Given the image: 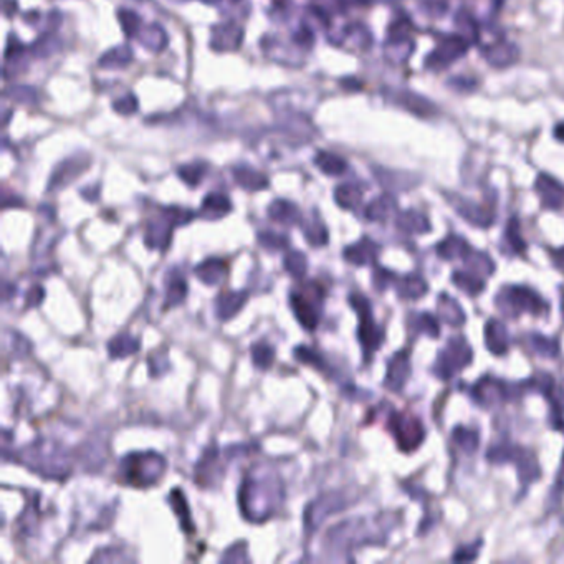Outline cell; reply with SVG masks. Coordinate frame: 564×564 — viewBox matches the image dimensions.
Wrapping results in <instances>:
<instances>
[{"label":"cell","mask_w":564,"mask_h":564,"mask_svg":"<svg viewBox=\"0 0 564 564\" xmlns=\"http://www.w3.org/2000/svg\"><path fill=\"white\" fill-rule=\"evenodd\" d=\"M283 500L282 480L277 473L265 467H253L243 478L238 503L243 518L262 523L270 518Z\"/></svg>","instance_id":"obj_1"},{"label":"cell","mask_w":564,"mask_h":564,"mask_svg":"<svg viewBox=\"0 0 564 564\" xmlns=\"http://www.w3.org/2000/svg\"><path fill=\"white\" fill-rule=\"evenodd\" d=\"M20 458H23V463L30 470L50 480H63L70 475L67 453L53 443H32L20 453Z\"/></svg>","instance_id":"obj_2"},{"label":"cell","mask_w":564,"mask_h":564,"mask_svg":"<svg viewBox=\"0 0 564 564\" xmlns=\"http://www.w3.org/2000/svg\"><path fill=\"white\" fill-rule=\"evenodd\" d=\"M166 460L156 452H133L119 462L121 480L131 487H151L162 477Z\"/></svg>","instance_id":"obj_3"},{"label":"cell","mask_w":564,"mask_h":564,"mask_svg":"<svg viewBox=\"0 0 564 564\" xmlns=\"http://www.w3.org/2000/svg\"><path fill=\"white\" fill-rule=\"evenodd\" d=\"M323 297L321 287L314 282L308 283L306 288L293 289L289 293V306L293 309L294 318L306 331H313L318 326L319 318H321Z\"/></svg>","instance_id":"obj_4"},{"label":"cell","mask_w":564,"mask_h":564,"mask_svg":"<svg viewBox=\"0 0 564 564\" xmlns=\"http://www.w3.org/2000/svg\"><path fill=\"white\" fill-rule=\"evenodd\" d=\"M349 304L356 309L359 314V341H361L366 354L372 353L382 343V331L377 328V324L372 321L371 306L367 299L359 293H353L349 297Z\"/></svg>","instance_id":"obj_5"},{"label":"cell","mask_w":564,"mask_h":564,"mask_svg":"<svg viewBox=\"0 0 564 564\" xmlns=\"http://www.w3.org/2000/svg\"><path fill=\"white\" fill-rule=\"evenodd\" d=\"M467 50H468V42L462 37V35L458 33L448 35V37L443 38L442 42H438L433 52L427 55L426 67L428 70L447 68L448 65L455 62V60L463 57V53H465Z\"/></svg>","instance_id":"obj_6"},{"label":"cell","mask_w":564,"mask_h":564,"mask_svg":"<svg viewBox=\"0 0 564 564\" xmlns=\"http://www.w3.org/2000/svg\"><path fill=\"white\" fill-rule=\"evenodd\" d=\"M343 507H346V503H344V498L339 493H326V495H321L309 503L306 510H304V526H306L308 531H314L321 525L324 518L331 515V513L341 510Z\"/></svg>","instance_id":"obj_7"},{"label":"cell","mask_w":564,"mask_h":564,"mask_svg":"<svg viewBox=\"0 0 564 564\" xmlns=\"http://www.w3.org/2000/svg\"><path fill=\"white\" fill-rule=\"evenodd\" d=\"M223 468L221 463V455H219V448L216 446L207 447L204 450L201 460L197 462L196 470H194V480L196 485L201 488L216 487L223 475Z\"/></svg>","instance_id":"obj_8"},{"label":"cell","mask_w":564,"mask_h":564,"mask_svg":"<svg viewBox=\"0 0 564 564\" xmlns=\"http://www.w3.org/2000/svg\"><path fill=\"white\" fill-rule=\"evenodd\" d=\"M174 227H177V223L174 222L172 217L162 209L161 217L148 223L144 243H146L148 248H151V250H161V252L167 250L169 243H171Z\"/></svg>","instance_id":"obj_9"},{"label":"cell","mask_w":564,"mask_h":564,"mask_svg":"<svg viewBox=\"0 0 564 564\" xmlns=\"http://www.w3.org/2000/svg\"><path fill=\"white\" fill-rule=\"evenodd\" d=\"M88 166L89 159L87 156H82V154L60 162L52 174V179H50L48 191H58V189L65 187L67 184L73 182L78 176H82L83 171H87Z\"/></svg>","instance_id":"obj_10"},{"label":"cell","mask_w":564,"mask_h":564,"mask_svg":"<svg viewBox=\"0 0 564 564\" xmlns=\"http://www.w3.org/2000/svg\"><path fill=\"white\" fill-rule=\"evenodd\" d=\"M389 94H391L389 98L392 99L394 104L407 109L409 113L416 114L419 118H431L437 113L436 104L419 93L409 92V89H397V92H391Z\"/></svg>","instance_id":"obj_11"},{"label":"cell","mask_w":564,"mask_h":564,"mask_svg":"<svg viewBox=\"0 0 564 564\" xmlns=\"http://www.w3.org/2000/svg\"><path fill=\"white\" fill-rule=\"evenodd\" d=\"M483 58L495 68L510 67L520 58V50L512 42H495L483 48Z\"/></svg>","instance_id":"obj_12"},{"label":"cell","mask_w":564,"mask_h":564,"mask_svg":"<svg viewBox=\"0 0 564 564\" xmlns=\"http://www.w3.org/2000/svg\"><path fill=\"white\" fill-rule=\"evenodd\" d=\"M247 302H248V292H245V289H242V292L221 293L216 298V303H214L216 316L221 319V321H227V319L236 316V314L245 306Z\"/></svg>","instance_id":"obj_13"},{"label":"cell","mask_w":564,"mask_h":564,"mask_svg":"<svg viewBox=\"0 0 564 564\" xmlns=\"http://www.w3.org/2000/svg\"><path fill=\"white\" fill-rule=\"evenodd\" d=\"M243 38L242 28L236 23L217 25L212 35V48L217 52H233L240 47Z\"/></svg>","instance_id":"obj_14"},{"label":"cell","mask_w":564,"mask_h":564,"mask_svg":"<svg viewBox=\"0 0 564 564\" xmlns=\"http://www.w3.org/2000/svg\"><path fill=\"white\" fill-rule=\"evenodd\" d=\"M232 211V202L228 196L222 192H211L204 197L199 216L206 221H221Z\"/></svg>","instance_id":"obj_15"},{"label":"cell","mask_w":564,"mask_h":564,"mask_svg":"<svg viewBox=\"0 0 564 564\" xmlns=\"http://www.w3.org/2000/svg\"><path fill=\"white\" fill-rule=\"evenodd\" d=\"M196 277L209 287L221 284L227 277V263L222 258H207L196 267Z\"/></svg>","instance_id":"obj_16"},{"label":"cell","mask_w":564,"mask_h":564,"mask_svg":"<svg viewBox=\"0 0 564 564\" xmlns=\"http://www.w3.org/2000/svg\"><path fill=\"white\" fill-rule=\"evenodd\" d=\"M536 191L540 192L543 204L551 209H558L564 202V186L548 174H540L536 179Z\"/></svg>","instance_id":"obj_17"},{"label":"cell","mask_w":564,"mask_h":564,"mask_svg":"<svg viewBox=\"0 0 564 564\" xmlns=\"http://www.w3.org/2000/svg\"><path fill=\"white\" fill-rule=\"evenodd\" d=\"M187 280L177 268L169 270L166 277V308H174L184 303L187 298Z\"/></svg>","instance_id":"obj_18"},{"label":"cell","mask_w":564,"mask_h":564,"mask_svg":"<svg viewBox=\"0 0 564 564\" xmlns=\"http://www.w3.org/2000/svg\"><path fill=\"white\" fill-rule=\"evenodd\" d=\"M268 217L273 222L282 223V226H294V223L302 222L299 209L293 202L284 201V199H277L268 206Z\"/></svg>","instance_id":"obj_19"},{"label":"cell","mask_w":564,"mask_h":564,"mask_svg":"<svg viewBox=\"0 0 564 564\" xmlns=\"http://www.w3.org/2000/svg\"><path fill=\"white\" fill-rule=\"evenodd\" d=\"M377 253V245L369 238H361L358 243L349 245L344 250V258L353 265H366V263L372 262V258Z\"/></svg>","instance_id":"obj_20"},{"label":"cell","mask_w":564,"mask_h":564,"mask_svg":"<svg viewBox=\"0 0 564 564\" xmlns=\"http://www.w3.org/2000/svg\"><path fill=\"white\" fill-rule=\"evenodd\" d=\"M139 348H141L139 339L128 333L116 334V336L108 343L109 358L113 359H124L133 356V354H136L139 351Z\"/></svg>","instance_id":"obj_21"},{"label":"cell","mask_w":564,"mask_h":564,"mask_svg":"<svg viewBox=\"0 0 564 564\" xmlns=\"http://www.w3.org/2000/svg\"><path fill=\"white\" fill-rule=\"evenodd\" d=\"M233 177L238 186L247 191H263L268 187V177L248 166H238L233 169Z\"/></svg>","instance_id":"obj_22"},{"label":"cell","mask_w":564,"mask_h":564,"mask_svg":"<svg viewBox=\"0 0 564 564\" xmlns=\"http://www.w3.org/2000/svg\"><path fill=\"white\" fill-rule=\"evenodd\" d=\"M314 164H316L319 171L326 174V176H341V174L348 169V164L341 156L326 151L316 154Z\"/></svg>","instance_id":"obj_23"},{"label":"cell","mask_w":564,"mask_h":564,"mask_svg":"<svg viewBox=\"0 0 564 564\" xmlns=\"http://www.w3.org/2000/svg\"><path fill=\"white\" fill-rule=\"evenodd\" d=\"M396 207H397L396 199L389 196V194H384V196L374 199V201L366 207V217L369 221H384V219H387L394 211H396Z\"/></svg>","instance_id":"obj_24"},{"label":"cell","mask_w":564,"mask_h":564,"mask_svg":"<svg viewBox=\"0 0 564 564\" xmlns=\"http://www.w3.org/2000/svg\"><path fill=\"white\" fill-rule=\"evenodd\" d=\"M169 503H171L172 510L176 512L179 521H181L182 530L191 533L194 530L191 510H189L186 497L182 495V492L179 490V488H176V490H172L171 493H169Z\"/></svg>","instance_id":"obj_25"},{"label":"cell","mask_w":564,"mask_h":564,"mask_svg":"<svg viewBox=\"0 0 564 564\" xmlns=\"http://www.w3.org/2000/svg\"><path fill=\"white\" fill-rule=\"evenodd\" d=\"M416 45L411 38L404 40H386V57L392 63H404L411 58Z\"/></svg>","instance_id":"obj_26"},{"label":"cell","mask_w":564,"mask_h":564,"mask_svg":"<svg viewBox=\"0 0 564 564\" xmlns=\"http://www.w3.org/2000/svg\"><path fill=\"white\" fill-rule=\"evenodd\" d=\"M363 199V191L354 184H341L334 191V201L343 209H356Z\"/></svg>","instance_id":"obj_27"},{"label":"cell","mask_w":564,"mask_h":564,"mask_svg":"<svg viewBox=\"0 0 564 564\" xmlns=\"http://www.w3.org/2000/svg\"><path fill=\"white\" fill-rule=\"evenodd\" d=\"M283 268L287 270L289 275L297 280H302V278L306 277L308 272V258L303 252L292 250L288 252L283 258Z\"/></svg>","instance_id":"obj_28"},{"label":"cell","mask_w":564,"mask_h":564,"mask_svg":"<svg viewBox=\"0 0 564 564\" xmlns=\"http://www.w3.org/2000/svg\"><path fill=\"white\" fill-rule=\"evenodd\" d=\"M303 236L309 245L313 247H321L328 243V228L324 227V223L319 219L303 222Z\"/></svg>","instance_id":"obj_29"},{"label":"cell","mask_w":564,"mask_h":564,"mask_svg":"<svg viewBox=\"0 0 564 564\" xmlns=\"http://www.w3.org/2000/svg\"><path fill=\"white\" fill-rule=\"evenodd\" d=\"M253 366L257 369H270L275 361V348L267 341H258L250 348Z\"/></svg>","instance_id":"obj_30"},{"label":"cell","mask_w":564,"mask_h":564,"mask_svg":"<svg viewBox=\"0 0 564 564\" xmlns=\"http://www.w3.org/2000/svg\"><path fill=\"white\" fill-rule=\"evenodd\" d=\"M133 60V52L128 45H123V47H116L113 50H109L99 60V65L106 68H118V67H126V65Z\"/></svg>","instance_id":"obj_31"},{"label":"cell","mask_w":564,"mask_h":564,"mask_svg":"<svg viewBox=\"0 0 564 564\" xmlns=\"http://www.w3.org/2000/svg\"><path fill=\"white\" fill-rule=\"evenodd\" d=\"M139 37H141V43L144 47L153 50V52H161L167 45L166 33H164L162 27H159V25H151V27L144 28Z\"/></svg>","instance_id":"obj_32"},{"label":"cell","mask_w":564,"mask_h":564,"mask_svg":"<svg viewBox=\"0 0 564 564\" xmlns=\"http://www.w3.org/2000/svg\"><path fill=\"white\" fill-rule=\"evenodd\" d=\"M206 172H207V164H204V162L186 164V166L179 167V171H177L179 177H181L182 181L191 187L199 186V184L202 182V179L206 177Z\"/></svg>","instance_id":"obj_33"},{"label":"cell","mask_w":564,"mask_h":564,"mask_svg":"<svg viewBox=\"0 0 564 564\" xmlns=\"http://www.w3.org/2000/svg\"><path fill=\"white\" fill-rule=\"evenodd\" d=\"M457 209L458 212H460V216L465 217L468 222L477 223V226H488V223L492 222V217H488L487 212L478 206H475V204L458 202Z\"/></svg>","instance_id":"obj_34"},{"label":"cell","mask_w":564,"mask_h":564,"mask_svg":"<svg viewBox=\"0 0 564 564\" xmlns=\"http://www.w3.org/2000/svg\"><path fill=\"white\" fill-rule=\"evenodd\" d=\"M293 356L298 363L306 364V366H311L314 369H319V371H324V369H326V363H324L321 354L313 351V349L308 346H297L293 351Z\"/></svg>","instance_id":"obj_35"},{"label":"cell","mask_w":564,"mask_h":564,"mask_svg":"<svg viewBox=\"0 0 564 564\" xmlns=\"http://www.w3.org/2000/svg\"><path fill=\"white\" fill-rule=\"evenodd\" d=\"M258 242H260V245L268 252L283 250V248H287L289 243L287 236H282V233H277L272 231H265V232L258 233Z\"/></svg>","instance_id":"obj_36"},{"label":"cell","mask_w":564,"mask_h":564,"mask_svg":"<svg viewBox=\"0 0 564 564\" xmlns=\"http://www.w3.org/2000/svg\"><path fill=\"white\" fill-rule=\"evenodd\" d=\"M397 226L401 227V228H404V231H417V232L427 231V228H428L427 219L424 217L422 214L412 212V211L402 214V216L399 217Z\"/></svg>","instance_id":"obj_37"},{"label":"cell","mask_w":564,"mask_h":564,"mask_svg":"<svg viewBox=\"0 0 564 564\" xmlns=\"http://www.w3.org/2000/svg\"><path fill=\"white\" fill-rule=\"evenodd\" d=\"M455 23H457V27L460 28L458 35H462V37L465 38L468 43L473 42V40H477V37H478L477 23L473 22V18L467 12H463L462 10V12L455 17Z\"/></svg>","instance_id":"obj_38"},{"label":"cell","mask_w":564,"mask_h":564,"mask_svg":"<svg viewBox=\"0 0 564 564\" xmlns=\"http://www.w3.org/2000/svg\"><path fill=\"white\" fill-rule=\"evenodd\" d=\"M119 22H121L123 32L126 33L128 37L136 35L139 32V27H141V18H139L134 12H131V10H121V12H119Z\"/></svg>","instance_id":"obj_39"},{"label":"cell","mask_w":564,"mask_h":564,"mask_svg":"<svg viewBox=\"0 0 564 564\" xmlns=\"http://www.w3.org/2000/svg\"><path fill=\"white\" fill-rule=\"evenodd\" d=\"M412 25L407 18H399L387 30V40H404L411 38Z\"/></svg>","instance_id":"obj_40"},{"label":"cell","mask_w":564,"mask_h":564,"mask_svg":"<svg viewBox=\"0 0 564 564\" xmlns=\"http://www.w3.org/2000/svg\"><path fill=\"white\" fill-rule=\"evenodd\" d=\"M221 561L227 563H248L250 558L247 555V545L245 543H236L232 548H228L226 555L222 556Z\"/></svg>","instance_id":"obj_41"},{"label":"cell","mask_w":564,"mask_h":564,"mask_svg":"<svg viewBox=\"0 0 564 564\" xmlns=\"http://www.w3.org/2000/svg\"><path fill=\"white\" fill-rule=\"evenodd\" d=\"M113 108L116 109L119 114H124V116H128V114H133L138 111V98L134 96V94H126V96L119 98L118 101L113 103Z\"/></svg>","instance_id":"obj_42"},{"label":"cell","mask_w":564,"mask_h":564,"mask_svg":"<svg viewBox=\"0 0 564 564\" xmlns=\"http://www.w3.org/2000/svg\"><path fill=\"white\" fill-rule=\"evenodd\" d=\"M9 331H10V334H12V338L10 339L5 338V341L10 343V346H12V356L17 359L27 356L30 351H27V349H23V348H18V346H30V343L17 331H12V329H9Z\"/></svg>","instance_id":"obj_43"},{"label":"cell","mask_w":564,"mask_h":564,"mask_svg":"<svg viewBox=\"0 0 564 564\" xmlns=\"http://www.w3.org/2000/svg\"><path fill=\"white\" fill-rule=\"evenodd\" d=\"M166 356V354H156V356H151L148 359L149 363V372H151V376H162L164 372L169 369V361H161V359Z\"/></svg>","instance_id":"obj_44"},{"label":"cell","mask_w":564,"mask_h":564,"mask_svg":"<svg viewBox=\"0 0 564 564\" xmlns=\"http://www.w3.org/2000/svg\"><path fill=\"white\" fill-rule=\"evenodd\" d=\"M43 298H45L43 287H40V284H35L33 288H30V292L27 293V297H25V299H27V302H25V306H27V308L38 306V304L43 302Z\"/></svg>","instance_id":"obj_45"},{"label":"cell","mask_w":564,"mask_h":564,"mask_svg":"<svg viewBox=\"0 0 564 564\" xmlns=\"http://www.w3.org/2000/svg\"><path fill=\"white\" fill-rule=\"evenodd\" d=\"M15 292H17V288H15V284H10V283L5 282V283H4V302H9V293L15 294Z\"/></svg>","instance_id":"obj_46"},{"label":"cell","mask_w":564,"mask_h":564,"mask_svg":"<svg viewBox=\"0 0 564 564\" xmlns=\"http://www.w3.org/2000/svg\"><path fill=\"white\" fill-rule=\"evenodd\" d=\"M555 136H556V139H560V141H564V123L558 124V126L555 128Z\"/></svg>","instance_id":"obj_47"}]
</instances>
